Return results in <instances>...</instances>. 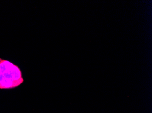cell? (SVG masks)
Segmentation results:
<instances>
[{
	"label": "cell",
	"mask_w": 152,
	"mask_h": 113,
	"mask_svg": "<svg viewBox=\"0 0 152 113\" xmlns=\"http://www.w3.org/2000/svg\"><path fill=\"white\" fill-rule=\"evenodd\" d=\"M24 81L22 71L18 66L0 58V89H13Z\"/></svg>",
	"instance_id": "6da1fadb"
}]
</instances>
